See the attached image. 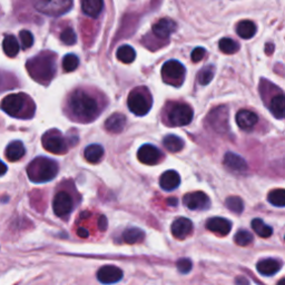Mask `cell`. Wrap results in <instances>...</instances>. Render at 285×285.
I'll return each instance as SVG.
<instances>
[{
	"instance_id": "6da1fadb",
	"label": "cell",
	"mask_w": 285,
	"mask_h": 285,
	"mask_svg": "<svg viewBox=\"0 0 285 285\" xmlns=\"http://www.w3.org/2000/svg\"><path fill=\"white\" fill-rule=\"evenodd\" d=\"M68 107L71 114L82 122L95 120L99 113V106L97 100L82 89H78L71 94L68 99Z\"/></svg>"
},
{
	"instance_id": "7a4b0ae2",
	"label": "cell",
	"mask_w": 285,
	"mask_h": 285,
	"mask_svg": "<svg viewBox=\"0 0 285 285\" xmlns=\"http://www.w3.org/2000/svg\"><path fill=\"white\" fill-rule=\"evenodd\" d=\"M27 69L31 77L41 84H48L56 74L55 55L52 53H41L38 56L29 59Z\"/></svg>"
},
{
	"instance_id": "3957f363",
	"label": "cell",
	"mask_w": 285,
	"mask_h": 285,
	"mask_svg": "<svg viewBox=\"0 0 285 285\" xmlns=\"http://www.w3.org/2000/svg\"><path fill=\"white\" fill-rule=\"evenodd\" d=\"M0 107L11 117L29 118L35 113V105L26 94H11L0 103Z\"/></svg>"
},
{
	"instance_id": "277c9868",
	"label": "cell",
	"mask_w": 285,
	"mask_h": 285,
	"mask_svg": "<svg viewBox=\"0 0 285 285\" xmlns=\"http://www.w3.org/2000/svg\"><path fill=\"white\" fill-rule=\"evenodd\" d=\"M58 173V164L47 157H38L29 164L27 174L33 183H46L54 180Z\"/></svg>"
},
{
	"instance_id": "5b68a950",
	"label": "cell",
	"mask_w": 285,
	"mask_h": 285,
	"mask_svg": "<svg viewBox=\"0 0 285 285\" xmlns=\"http://www.w3.org/2000/svg\"><path fill=\"white\" fill-rule=\"evenodd\" d=\"M129 110L136 116H145L150 112L153 105V99L150 92L146 88H136L129 94L127 100Z\"/></svg>"
},
{
	"instance_id": "8992f818",
	"label": "cell",
	"mask_w": 285,
	"mask_h": 285,
	"mask_svg": "<svg viewBox=\"0 0 285 285\" xmlns=\"http://www.w3.org/2000/svg\"><path fill=\"white\" fill-rule=\"evenodd\" d=\"M185 67L178 61H168L161 67V76L165 83L178 87L184 82Z\"/></svg>"
},
{
	"instance_id": "52a82bcc",
	"label": "cell",
	"mask_w": 285,
	"mask_h": 285,
	"mask_svg": "<svg viewBox=\"0 0 285 285\" xmlns=\"http://www.w3.org/2000/svg\"><path fill=\"white\" fill-rule=\"evenodd\" d=\"M208 125L219 135H227L229 133L228 109L225 106H219L212 110L207 116Z\"/></svg>"
},
{
	"instance_id": "ba28073f",
	"label": "cell",
	"mask_w": 285,
	"mask_h": 285,
	"mask_svg": "<svg viewBox=\"0 0 285 285\" xmlns=\"http://www.w3.org/2000/svg\"><path fill=\"white\" fill-rule=\"evenodd\" d=\"M68 142L58 130H49L42 136V146L53 154H65L68 150Z\"/></svg>"
},
{
	"instance_id": "9c48e42d",
	"label": "cell",
	"mask_w": 285,
	"mask_h": 285,
	"mask_svg": "<svg viewBox=\"0 0 285 285\" xmlns=\"http://www.w3.org/2000/svg\"><path fill=\"white\" fill-rule=\"evenodd\" d=\"M193 109L186 104H176L169 109L167 120L171 126H186L193 121Z\"/></svg>"
},
{
	"instance_id": "30bf717a",
	"label": "cell",
	"mask_w": 285,
	"mask_h": 285,
	"mask_svg": "<svg viewBox=\"0 0 285 285\" xmlns=\"http://www.w3.org/2000/svg\"><path fill=\"white\" fill-rule=\"evenodd\" d=\"M35 8L45 15L61 16L65 14L73 6V2L67 0H55V1H36Z\"/></svg>"
},
{
	"instance_id": "8fae6325",
	"label": "cell",
	"mask_w": 285,
	"mask_h": 285,
	"mask_svg": "<svg viewBox=\"0 0 285 285\" xmlns=\"http://www.w3.org/2000/svg\"><path fill=\"white\" fill-rule=\"evenodd\" d=\"M53 208L55 214L59 218H66L71 213L74 208V201L71 196L68 193L63 192H58L55 195L54 201H53Z\"/></svg>"
},
{
	"instance_id": "7c38bea8",
	"label": "cell",
	"mask_w": 285,
	"mask_h": 285,
	"mask_svg": "<svg viewBox=\"0 0 285 285\" xmlns=\"http://www.w3.org/2000/svg\"><path fill=\"white\" fill-rule=\"evenodd\" d=\"M184 205L192 211L207 210L211 205V201L207 195L203 192H194L186 194L183 198Z\"/></svg>"
},
{
	"instance_id": "4fadbf2b",
	"label": "cell",
	"mask_w": 285,
	"mask_h": 285,
	"mask_svg": "<svg viewBox=\"0 0 285 285\" xmlns=\"http://www.w3.org/2000/svg\"><path fill=\"white\" fill-rule=\"evenodd\" d=\"M97 279L103 284H114L123 279V271L114 265H105L97 272Z\"/></svg>"
},
{
	"instance_id": "5bb4252c",
	"label": "cell",
	"mask_w": 285,
	"mask_h": 285,
	"mask_svg": "<svg viewBox=\"0 0 285 285\" xmlns=\"http://www.w3.org/2000/svg\"><path fill=\"white\" fill-rule=\"evenodd\" d=\"M137 157L143 164L155 165L159 161L161 154H160L158 148L155 147L154 145H151V144H145V145H143L138 150Z\"/></svg>"
},
{
	"instance_id": "9a60e30c",
	"label": "cell",
	"mask_w": 285,
	"mask_h": 285,
	"mask_svg": "<svg viewBox=\"0 0 285 285\" xmlns=\"http://www.w3.org/2000/svg\"><path fill=\"white\" fill-rule=\"evenodd\" d=\"M193 231L192 221L185 218L175 220L172 224V234L178 240H184Z\"/></svg>"
},
{
	"instance_id": "2e32d148",
	"label": "cell",
	"mask_w": 285,
	"mask_h": 285,
	"mask_svg": "<svg viewBox=\"0 0 285 285\" xmlns=\"http://www.w3.org/2000/svg\"><path fill=\"white\" fill-rule=\"evenodd\" d=\"M223 163L225 167L234 173H244L246 169H248V164H246L243 157L234 154L232 152H228L225 154Z\"/></svg>"
},
{
	"instance_id": "e0dca14e",
	"label": "cell",
	"mask_w": 285,
	"mask_h": 285,
	"mask_svg": "<svg viewBox=\"0 0 285 285\" xmlns=\"http://www.w3.org/2000/svg\"><path fill=\"white\" fill-rule=\"evenodd\" d=\"M176 27L177 25L175 21L169 18H163L157 21L153 26V32H154L156 37L165 39V38H168L176 31Z\"/></svg>"
},
{
	"instance_id": "ac0fdd59",
	"label": "cell",
	"mask_w": 285,
	"mask_h": 285,
	"mask_svg": "<svg viewBox=\"0 0 285 285\" xmlns=\"http://www.w3.org/2000/svg\"><path fill=\"white\" fill-rule=\"evenodd\" d=\"M206 227L207 229H210L211 232L218 234V235L225 236L231 232L232 223L226 219L212 218L207 221Z\"/></svg>"
},
{
	"instance_id": "d6986e66",
	"label": "cell",
	"mask_w": 285,
	"mask_h": 285,
	"mask_svg": "<svg viewBox=\"0 0 285 285\" xmlns=\"http://www.w3.org/2000/svg\"><path fill=\"white\" fill-rule=\"evenodd\" d=\"M258 122L257 115L248 109H242L236 115V123L241 129L251 130Z\"/></svg>"
},
{
	"instance_id": "ffe728a7",
	"label": "cell",
	"mask_w": 285,
	"mask_h": 285,
	"mask_svg": "<svg viewBox=\"0 0 285 285\" xmlns=\"http://www.w3.org/2000/svg\"><path fill=\"white\" fill-rule=\"evenodd\" d=\"M181 184V176L176 171L169 169V171L165 172L159 178V185L164 190L171 192L177 189Z\"/></svg>"
},
{
	"instance_id": "44dd1931",
	"label": "cell",
	"mask_w": 285,
	"mask_h": 285,
	"mask_svg": "<svg viewBox=\"0 0 285 285\" xmlns=\"http://www.w3.org/2000/svg\"><path fill=\"white\" fill-rule=\"evenodd\" d=\"M126 125V117L123 114L115 113L105 122V128L109 133L118 134L124 130Z\"/></svg>"
},
{
	"instance_id": "7402d4cb",
	"label": "cell",
	"mask_w": 285,
	"mask_h": 285,
	"mask_svg": "<svg viewBox=\"0 0 285 285\" xmlns=\"http://www.w3.org/2000/svg\"><path fill=\"white\" fill-rule=\"evenodd\" d=\"M281 267H282L281 262L275 258L262 259V261H259L256 265L258 273L265 276H272L276 274L281 270Z\"/></svg>"
},
{
	"instance_id": "603a6c76",
	"label": "cell",
	"mask_w": 285,
	"mask_h": 285,
	"mask_svg": "<svg viewBox=\"0 0 285 285\" xmlns=\"http://www.w3.org/2000/svg\"><path fill=\"white\" fill-rule=\"evenodd\" d=\"M270 112L278 120L285 118V95L280 94L272 98L270 103Z\"/></svg>"
},
{
	"instance_id": "cb8c5ba5",
	"label": "cell",
	"mask_w": 285,
	"mask_h": 285,
	"mask_svg": "<svg viewBox=\"0 0 285 285\" xmlns=\"http://www.w3.org/2000/svg\"><path fill=\"white\" fill-rule=\"evenodd\" d=\"M25 152H26V150H25L24 144L21 143L20 140H15V142H11L9 145L7 146L6 157L8 160L16 161L25 155Z\"/></svg>"
},
{
	"instance_id": "d4e9b609",
	"label": "cell",
	"mask_w": 285,
	"mask_h": 285,
	"mask_svg": "<svg viewBox=\"0 0 285 285\" xmlns=\"http://www.w3.org/2000/svg\"><path fill=\"white\" fill-rule=\"evenodd\" d=\"M82 8L87 16L96 18L103 11L104 2L101 0H86V1L82 2Z\"/></svg>"
},
{
	"instance_id": "484cf974",
	"label": "cell",
	"mask_w": 285,
	"mask_h": 285,
	"mask_svg": "<svg viewBox=\"0 0 285 285\" xmlns=\"http://www.w3.org/2000/svg\"><path fill=\"white\" fill-rule=\"evenodd\" d=\"M84 156L89 163H98L104 156V148L98 144H92V145L87 146L84 151Z\"/></svg>"
},
{
	"instance_id": "4316f807",
	"label": "cell",
	"mask_w": 285,
	"mask_h": 285,
	"mask_svg": "<svg viewBox=\"0 0 285 285\" xmlns=\"http://www.w3.org/2000/svg\"><path fill=\"white\" fill-rule=\"evenodd\" d=\"M236 32L243 39H250V38H252L256 33V26H255L253 21L243 20L237 25Z\"/></svg>"
},
{
	"instance_id": "83f0119b",
	"label": "cell",
	"mask_w": 285,
	"mask_h": 285,
	"mask_svg": "<svg viewBox=\"0 0 285 285\" xmlns=\"http://www.w3.org/2000/svg\"><path fill=\"white\" fill-rule=\"evenodd\" d=\"M145 237V233L142 229L137 227H130L127 228L126 231L123 233V240L127 244H136L142 242Z\"/></svg>"
},
{
	"instance_id": "f1b7e54d",
	"label": "cell",
	"mask_w": 285,
	"mask_h": 285,
	"mask_svg": "<svg viewBox=\"0 0 285 285\" xmlns=\"http://www.w3.org/2000/svg\"><path fill=\"white\" fill-rule=\"evenodd\" d=\"M2 49L8 57H16L19 53V44L16 37L7 35L2 41Z\"/></svg>"
},
{
	"instance_id": "f546056e",
	"label": "cell",
	"mask_w": 285,
	"mask_h": 285,
	"mask_svg": "<svg viewBox=\"0 0 285 285\" xmlns=\"http://www.w3.org/2000/svg\"><path fill=\"white\" fill-rule=\"evenodd\" d=\"M165 148L171 153H177L184 147V140L176 135H167L163 140Z\"/></svg>"
},
{
	"instance_id": "4dcf8cb0",
	"label": "cell",
	"mask_w": 285,
	"mask_h": 285,
	"mask_svg": "<svg viewBox=\"0 0 285 285\" xmlns=\"http://www.w3.org/2000/svg\"><path fill=\"white\" fill-rule=\"evenodd\" d=\"M117 58L124 63H130L135 61L136 52L133 47L129 45H124L118 48L117 50Z\"/></svg>"
},
{
	"instance_id": "1f68e13d",
	"label": "cell",
	"mask_w": 285,
	"mask_h": 285,
	"mask_svg": "<svg viewBox=\"0 0 285 285\" xmlns=\"http://www.w3.org/2000/svg\"><path fill=\"white\" fill-rule=\"evenodd\" d=\"M252 228L258 236L263 237V239L270 237L273 234V228L270 225H266L261 219H254L252 221Z\"/></svg>"
},
{
	"instance_id": "d6a6232c",
	"label": "cell",
	"mask_w": 285,
	"mask_h": 285,
	"mask_svg": "<svg viewBox=\"0 0 285 285\" xmlns=\"http://www.w3.org/2000/svg\"><path fill=\"white\" fill-rule=\"evenodd\" d=\"M220 49L222 50L224 54L231 55V54H235L237 50L240 49V46L237 44L236 41H234L231 38H223L221 39L219 42Z\"/></svg>"
},
{
	"instance_id": "836d02e7",
	"label": "cell",
	"mask_w": 285,
	"mask_h": 285,
	"mask_svg": "<svg viewBox=\"0 0 285 285\" xmlns=\"http://www.w3.org/2000/svg\"><path fill=\"white\" fill-rule=\"evenodd\" d=\"M272 205L278 207H285V190H274L267 196Z\"/></svg>"
},
{
	"instance_id": "e575fe53",
	"label": "cell",
	"mask_w": 285,
	"mask_h": 285,
	"mask_svg": "<svg viewBox=\"0 0 285 285\" xmlns=\"http://www.w3.org/2000/svg\"><path fill=\"white\" fill-rule=\"evenodd\" d=\"M225 205L228 208L229 211H232L236 214H241L244 210V203L242 201L241 197L237 196H229L225 201Z\"/></svg>"
},
{
	"instance_id": "d590c367",
	"label": "cell",
	"mask_w": 285,
	"mask_h": 285,
	"mask_svg": "<svg viewBox=\"0 0 285 285\" xmlns=\"http://www.w3.org/2000/svg\"><path fill=\"white\" fill-rule=\"evenodd\" d=\"M78 65H79V58L74 54H67L63 59V70L67 71V73H70V71L77 69Z\"/></svg>"
},
{
	"instance_id": "8d00e7d4",
	"label": "cell",
	"mask_w": 285,
	"mask_h": 285,
	"mask_svg": "<svg viewBox=\"0 0 285 285\" xmlns=\"http://www.w3.org/2000/svg\"><path fill=\"white\" fill-rule=\"evenodd\" d=\"M234 241H235V243L240 246H248L252 243L253 235L249 231L241 229V231H239L235 234Z\"/></svg>"
},
{
	"instance_id": "74e56055",
	"label": "cell",
	"mask_w": 285,
	"mask_h": 285,
	"mask_svg": "<svg viewBox=\"0 0 285 285\" xmlns=\"http://www.w3.org/2000/svg\"><path fill=\"white\" fill-rule=\"evenodd\" d=\"M213 77H214V68L212 66H207L205 68L201 69V71L198 73V83L205 86V85H208L211 82Z\"/></svg>"
},
{
	"instance_id": "f35d334b",
	"label": "cell",
	"mask_w": 285,
	"mask_h": 285,
	"mask_svg": "<svg viewBox=\"0 0 285 285\" xmlns=\"http://www.w3.org/2000/svg\"><path fill=\"white\" fill-rule=\"evenodd\" d=\"M61 40L67 46H73L77 41V36L74 29L67 27L61 32Z\"/></svg>"
},
{
	"instance_id": "ab89813d",
	"label": "cell",
	"mask_w": 285,
	"mask_h": 285,
	"mask_svg": "<svg viewBox=\"0 0 285 285\" xmlns=\"http://www.w3.org/2000/svg\"><path fill=\"white\" fill-rule=\"evenodd\" d=\"M19 36H20V41H21V45H23V48L24 49L31 48L33 44L32 33L28 31H23V32H20Z\"/></svg>"
},
{
	"instance_id": "60d3db41",
	"label": "cell",
	"mask_w": 285,
	"mask_h": 285,
	"mask_svg": "<svg viewBox=\"0 0 285 285\" xmlns=\"http://www.w3.org/2000/svg\"><path fill=\"white\" fill-rule=\"evenodd\" d=\"M176 266H177V270L180 271L182 274H187L189 272H190V270H192L193 264L190 258H181L177 261Z\"/></svg>"
},
{
	"instance_id": "b9f144b4",
	"label": "cell",
	"mask_w": 285,
	"mask_h": 285,
	"mask_svg": "<svg viewBox=\"0 0 285 285\" xmlns=\"http://www.w3.org/2000/svg\"><path fill=\"white\" fill-rule=\"evenodd\" d=\"M205 49L202 48V47H197V48H195L192 53V61L194 63H197L199 61H202L205 56Z\"/></svg>"
},
{
	"instance_id": "7bdbcfd3",
	"label": "cell",
	"mask_w": 285,
	"mask_h": 285,
	"mask_svg": "<svg viewBox=\"0 0 285 285\" xmlns=\"http://www.w3.org/2000/svg\"><path fill=\"white\" fill-rule=\"evenodd\" d=\"M107 219H106V216L104 215H101L100 218L98 219V228L100 229V231H106V228H107Z\"/></svg>"
},
{
	"instance_id": "ee69618b",
	"label": "cell",
	"mask_w": 285,
	"mask_h": 285,
	"mask_svg": "<svg viewBox=\"0 0 285 285\" xmlns=\"http://www.w3.org/2000/svg\"><path fill=\"white\" fill-rule=\"evenodd\" d=\"M235 285H250V282L244 276H237L235 279Z\"/></svg>"
},
{
	"instance_id": "f6af8a7d",
	"label": "cell",
	"mask_w": 285,
	"mask_h": 285,
	"mask_svg": "<svg viewBox=\"0 0 285 285\" xmlns=\"http://www.w3.org/2000/svg\"><path fill=\"white\" fill-rule=\"evenodd\" d=\"M77 234H78L79 237H82V239H86V237H88V235H89L87 229H85L84 227H79L77 229Z\"/></svg>"
},
{
	"instance_id": "bcb514c9",
	"label": "cell",
	"mask_w": 285,
	"mask_h": 285,
	"mask_svg": "<svg viewBox=\"0 0 285 285\" xmlns=\"http://www.w3.org/2000/svg\"><path fill=\"white\" fill-rule=\"evenodd\" d=\"M7 173V165L3 163V161L0 160V176L5 175Z\"/></svg>"
},
{
	"instance_id": "7dc6e473",
	"label": "cell",
	"mask_w": 285,
	"mask_h": 285,
	"mask_svg": "<svg viewBox=\"0 0 285 285\" xmlns=\"http://www.w3.org/2000/svg\"><path fill=\"white\" fill-rule=\"evenodd\" d=\"M273 50H274V46H273V44H269V45H266V47H265V52H266V54L271 55L272 53H273Z\"/></svg>"
},
{
	"instance_id": "c3c4849f",
	"label": "cell",
	"mask_w": 285,
	"mask_h": 285,
	"mask_svg": "<svg viewBox=\"0 0 285 285\" xmlns=\"http://www.w3.org/2000/svg\"><path fill=\"white\" fill-rule=\"evenodd\" d=\"M167 203H168V205H171V206H176L177 205V199L176 198H169Z\"/></svg>"
},
{
	"instance_id": "681fc988",
	"label": "cell",
	"mask_w": 285,
	"mask_h": 285,
	"mask_svg": "<svg viewBox=\"0 0 285 285\" xmlns=\"http://www.w3.org/2000/svg\"><path fill=\"white\" fill-rule=\"evenodd\" d=\"M278 285H285V279L280 280V281H279V283H278Z\"/></svg>"
}]
</instances>
